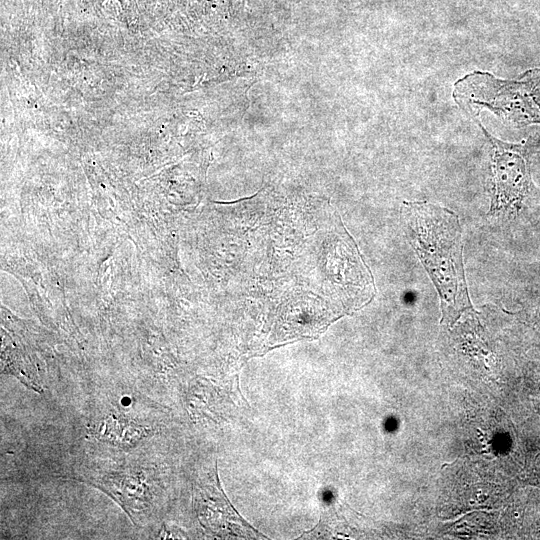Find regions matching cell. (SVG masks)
I'll return each mask as SVG.
<instances>
[{"mask_svg": "<svg viewBox=\"0 0 540 540\" xmlns=\"http://www.w3.org/2000/svg\"><path fill=\"white\" fill-rule=\"evenodd\" d=\"M401 216L407 239L439 294L441 323L452 326L473 310L459 218L448 208L421 201L404 202Z\"/></svg>", "mask_w": 540, "mask_h": 540, "instance_id": "obj_1", "label": "cell"}, {"mask_svg": "<svg viewBox=\"0 0 540 540\" xmlns=\"http://www.w3.org/2000/svg\"><path fill=\"white\" fill-rule=\"evenodd\" d=\"M483 131L492 145V189L488 214L515 219L536 195L530 169L535 140L507 143Z\"/></svg>", "mask_w": 540, "mask_h": 540, "instance_id": "obj_2", "label": "cell"}, {"mask_svg": "<svg viewBox=\"0 0 540 540\" xmlns=\"http://www.w3.org/2000/svg\"><path fill=\"white\" fill-rule=\"evenodd\" d=\"M522 81L531 98L540 109V70L529 71Z\"/></svg>", "mask_w": 540, "mask_h": 540, "instance_id": "obj_3", "label": "cell"}, {"mask_svg": "<svg viewBox=\"0 0 540 540\" xmlns=\"http://www.w3.org/2000/svg\"><path fill=\"white\" fill-rule=\"evenodd\" d=\"M535 141H536V145H537V146H540V138H539V139H536Z\"/></svg>", "mask_w": 540, "mask_h": 540, "instance_id": "obj_4", "label": "cell"}]
</instances>
